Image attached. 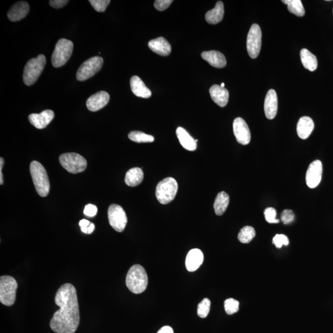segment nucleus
<instances>
[{
    "instance_id": "1",
    "label": "nucleus",
    "mask_w": 333,
    "mask_h": 333,
    "mask_svg": "<svg viewBox=\"0 0 333 333\" xmlns=\"http://www.w3.org/2000/svg\"><path fill=\"white\" fill-rule=\"evenodd\" d=\"M55 303L60 308L51 319V329L56 333H74L80 323V311L74 286L70 283L62 285L56 294Z\"/></svg>"
},
{
    "instance_id": "2",
    "label": "nucleus",
    "mask_w": 333,
    "mask_h": 333,
    "mask_svg": "<svg viewBox=\"0 0 333 333\" xmlns=\"http://www.w3.org/2000/svg\"><path fill=\"white\" fill-rule=\"evenodd\" d=\"M148 278L145 269L140 265H134L127 273L126 285L129 290L134 294H141L146 290Z\"/></svg>"
},
{
    "instance_id": "3",
    "label": "nucleus",
    "mask_w": 333,
    "mask_h": 333,
    "mask_svg": "<svg viewBox=\"0 0 333 333\" xmlns=\"http://www.w3.org/2000/svg\"><path fill=\"white\" fill-rule=\"evenodd\" d=\"M30 172L37 193L42 197L47 196L50 192V184L44 166L38 161H32Z\"/></svg>"
},
{
    "instance_id": "4",
    "label": "nucleus",
    "mask_w": 333,
    "mask_h": 333,
    "mask_svg": "<svg viewBox=\"0 0 333 333\" xmlns=\"http://www.w3.org/2000/svg\"><path fill=\"white\" fill-rule=\"evenodd\" d=\"M46 57L43 54L30 59L24 70V82L27 86L34 84L39 78L46 64Z\"/></svg>"
},
{
    "instance_id": "5",
    "label": "nucleus",
    "mask_w": 333,
    "mask_h": 333,
    "mask_svg": "<svg viewBox=\"0 0 333 333\" xmlns=\"http://www.w3.org/2000/svg\"><path fill=\"white\" fill-rule=\"evenodd\" d=\"M178 184L176 179L168 177L158 184L155 196L160 204H166L173 201L178 191Z\"/></svg>"
},
{
    "instance_id": "6",
    "label": "nucleus",
    "mask_w": 333,
    "mask_h": 333,
    "mask_svg": "<svg viewBox=\"0 0 333 333\" xmlns=\"http://www.w3.org/2000/svg\"><path fill=\"white\" fill-rule=\"evenodd\" d=\"M18 286L15 278L11 276L4 275L0 277V302L7 306L15 304L16 290Z\"/></svg>"
},
{
    "instance_id": "7",
    "label": "nucleus",
    "mask_w": 333,
    "mask_h": 333,
    "mask_svg": "<svg viewBox=\"0 0 333 333\" xmlns=\"http://www.w3.org/2000/svg\"><path fill=\"white\" fill-rule=\"evenodd\" d=\"M73 44L70 40L62 39L57 42L51 57V62L54 67L63 66L72 55Z\"/></svg>"
},
{
    "instance_id": "8",
    "label": "nucleus",
    "mask_w": 333,
    "mask_h": 333,
    "mask_svg": "<svg viewBox=\"0 0 333 333\" xmlns=\"http://www.w3.org/2000/svg\"><path fill=\"white\" fill-rule=\"evenodd\" d=\"M59 162L62 168L71 174L82 173L87 166V160L81 155L74 152L60 155Z\"/></svg>"
},
{
    "instance_id": "9",
    "label": "nucleus",
    "mask_w": 333,
    "mask_h": 333,
    "mask_svg": "<svg viewBox=\"0 0 333 333\" xmlns=\"http://www.w3.org/2000/svg\"><path fill=\"white\" fill-rule=\"evenodd\" d=\"M103 59L102 57L94 56L85 61L80 65L77 72V79L78 81L88 80L102 69Z\"/></svg>"
},
{
    "instance_id": "10",
    "label": "nucleus",
    "mask_w": 333,
    "mask_h": 333,
    "mask_svg": "<svg viewBox=\"0 0 333 333\" xmlns=\"http://www.w3.org/2000/svg\"><path fill=\"white\" fill-rule=\"evenodd\" d=\"M109 224L118 232L124 230L127 224V217L124 209L117 204H112L108 212Z\"/></svg>"
},
{
    "instance_id": "11",
    "label": "nucleus",
    "mask_w": 333,
    "mask_h": 333,
    "mask_svg": "<svg viewBox=\"0 0 333 333\" xmlns=\"http://www.w3.org/2000/svg\"><path fill=\"white\" fill-rule=\"evenodd\" d=\"M262 31L260 26L254 24L251 27L247 38V50L251 58H258L261 49Z\"/></svg>"
},
{
    "instance_id": "12",
    "label": "nucleus",
    "mask_w": 333,
    "mask_h": 333,
    "mask_svg": "<svg viewBox=\"0 0 333 333\" xmlns=\"http://www.w3.org/2000/svg\"><path fill=\"white\" fill-rule=\"evenodd\" d=\"M233 133L236 140L242 145H247L251 141V132L246 122L241 117L234 119L233 124Z\"/></svg>"
},
{
    "instance_id": "13",
    "label": "nucleus",
    "mask_w": 333,
    "mask_h": 333,
    "mask_svg": "<svg viewBox=\"0 0 333 333\" xmlns=\"http://www.w3.org/2000/svg\"><path fill=\"white\" fill-rule=\"evenodd\" d=\"M323 165L320 160H315L310 163L306 173V183L310 188L318 187L321 180Z\"/></svg>"
},
{
    "instance_id": "14",
    "label": "nucleus",
    "mask_w": 333,
    "mask_h": 333,
    "mask_svg": "<svg viewBox=\"0 0 333 333\" xmlns=\"http://www.w3.org/2000/svg\"><path fill=\"white\" fill-rule=\"evenodd\" d=\"M110 97L108 93L105 91L98 92L92 95L87 100L86 105L89 110L96 112L105 107L109 102Z\"/></svg>"
},
{
    "instance_id": "15",
    "label": "nucleus",
    "mask_w": 333,
    "mask_h": 333,
    "mask_svg": "<svg viewBox=\"0 0 333 333\" xmlns=\"http://www.w3.org/2000/svg\"><path fill=\"white\" fill-rule=\"evenodd\" d=\"M54 113L51 110H45L40 114H32L29 116V122L38 129H43L53 121Z\"/></svg>"
},
{
    "instance_id": "16",
    "label": "nucleus",
    "mask_w": 333,
    "mask_h": 333,
    "mask_svg": "<svg viewBox=\"0 0 333 333\" xmlns=\"http://www.w3.org/2000/svg\"><path fill=\"white\" fill-rule=\"evenodd\" d=\"M265 114L267 119H274L278 111V98L274 90H270L264 103Z\"/></svg>"
},
{
    "instance_id": "17",
    "label": "nucleus",
    "mask_w": 333,
    "mask_h": 333,
    "mask_svg": "<svg viewBox=\"0 0 333 333\" xmlns=\"http://www.w3.org/2000/svg\"><path fill=\"white\" fill-rule=\"evenodd\" d=\"M29 10L28 3L26 2L16 3L8 12V18L12 22L20 21L28 15Z\"/></svg>"
},
{
    "instance_id": "18",
    "label": "nucleus",
    "mask_w": 333,
    "mask_h": 333,
    "mask_svg": "<svg viewBox=\"0 0 333 333\" xmlns=\"http://www.w3.org/2000/svg\"><path fill=\"white\" fill-rule=\"evenodd\" d=\"M204 255L199 249L190 250L188 253L185 265L188 271L195 272L197 270L203 263Z\"/></svg>"
},
{
    "instance_id": "19",
    "label": "nucleus",
    "mask_w": 333,
    "mask_h": 333,
    "mask_svg": "<svg viewBox=\"0 0 333 333\" xmlns=\"http://www.w3.org/2000/svg\"><path fill=\"white\" fill-rule=\"evenodd\" d=\"M148 46L150 50L162 56L169 55L172 51L170 43L162 37L150 41L148 43Z\"/></svg>"
},
{
    "instance_id": "20",
    "label": "nucleus",
    "mask_w": 333,
    "mask_h": 333,
    "mask_svg": "<svg viewBox=\"0 0 333 333\" xmlns=\"http://www.w3.org/2000/svg\"><path fill=\"white\" fill-rule=\"evenodd\" d=\"M213 101L220 107H225L229 100V92L225 88L218 85H214L209 90Z\"/></svg>"
},
{
    "instance_id": "21",
    "label": "nucleus",
    "mask_w": 333,
    "mask_h": 333,
    "mask_svg": "<svg viewBox=\"0 0 333 333\" xmlns=\"http://www.w3.org/2000/svg\"><path fill=\"white\" fill-rule=\"evenodd\" d=\"M201 57L210 65L214 67L223 68L226 65V60L225 56L219 51H204L201 54Z\"/></svg>"
},
{
    "instance_id": "22",
    "label": "nucleus",
    "mask_w": 333,
    "mask_h": 333,
    "mask_svg": "<svg viewBox=\"0 0 333 333\" xmlns=\"http://www.w3.org/2000/svg\"><path fill=\"white\" fill-rule=\"evenodd\" d=\"M130 87L135 96L143 98L151 97L152 93L138 76H133L130 79Z\"/></svg>"
},
{
    "instance_id": "23",
    "label": "nucleus",
    "mask_w": 333,
    "mask_h": 333,
    "mask_svg": "<svg viewBox=\"0 0 333 333\" xmlns=\"http://www.w3.org/2000/svg\"><path fill=\"white\" fill-rule=\"evenodd\" d=\"M314 122L309 117L304 116L299 120L297 125V133L299 137L305 140L308 138L314 129Z\"/></svg>"
},
{
    "instance_id": "24",
    "label": "nucleus",
    "mask_w": 333,
    "mask_h": 333,
    "mask_svg": "<svg viewBox=\"0 0 333 333\" xmlns=\"http://www.w3.org/2000/svg\"><path fill=\"white\" fill-rule=\"evenodd\" d=\"M176 133L180 143L185 149L190 151H194L197 149V144H196L197 142L184 128L179 127L177 128Z\"/></svg>"
},
{
    "instance_id": "25",
    "label": "nucleus",
    "mask_w": 333,
    "mask_h": 333,
    "mask_svg": "<svg viewBox=\"0 0 333 333\" xmlns=\"http://www.w3.org/2000/svg\"><path fill=\"white\" fill-rule=\"evenodd\" d=\"M144 178V174L142 169L135 168L130 169L126 174L125 182L128 186L135 187L141 184Z\"/></svg>"
},
{
    "instance_id": "26",
    "label": "nucleus",
    "mask_w": 333,
    "mask_h": 333,
    "mask_svg": "<svg viewBox=\"0 0 333 333\" xmlns=\"http://www.w3.org/2000/svg\"><path fill=\"white\" fill-rule=\"evenodd\" d=\"M224 15V6L222 2H218L214 9L209 11L206 15V20L209 24H217L222 21Z\"/></svg>"
},
{
    "instance_id": "27",
    "label": "nucleus",
    "mask_w": 333,
    "mask_h": 333,
    "mask_svg": "<svg viewBox=\"0 0 333 333\" xmlns=\"http://www.w3.org/2000/svg\"><path fill=\"white\" fill-rule=\"evenodd\" d=\"M230 203V197L227 193L222 192L218 194L214 204L215 214L220 216L224 214Z\"/></svg>"
},
{
    "instance_id": "28",
    "label": "nucleus",
    "mask_w": 333,
    "mask_h": 333,
    "mask_svg": "<svg viewBox=\"0 0 333 333\" xmlns=\"http://www.w3.org/2000/svg\"><path fill=\"white\" fill-rule=\"evenodd\" d=\"M301 59L305 69L313 72L317 68L318 61L316 57L307 49L304 48L301 51Z\"/></svg>"
},
{
    "instance_id": "29",
    "label": "nucleus",
    "mask_w": 333,
    "mask_h": 333,
    "mask_svg": "<svg viewBox=\"0 0 333 333\" xmlns=\"http://www.w3.org/2000/svg\"><path fill=\"white\" fill-rule=\"evenodd\" d=\"M282 2L288 5L289 12L299 17L304 16L305 10L301 0H283Z\"/></svg>"
},
{
    "instance_id": "30",
    "label": "nucleus",
    "mask_w": 333,
    "mask_h": 333,
    "mask_svg": "<svg viewBox=\"0 0 333 333\" xmlns=\"http://www.w3.org/2000/svg\"><path fill=\"white\" fill-rule=\"evenodd\" d=\"M256 236L255 228L250 226H245L240 230L237 238L242 243H249Z\"/></svg>"
},
{
    "instance_id": "31",
    "label": "nucleus",
    "mask_w": 333,
    "mask_h": 333,
    "mask_svg": "<svg viewBox=\"0 0 333 333\" xmlns=\"http://www.w3.org/2000/svg\"><path fill=\"white\" fill-rule=\"evenodd\" d=\"M130 140L136 143H152L154 141L153 136L146 134L140 131H133L128 134Z\"/></svg>"
},
{
    "instance_id": "32",
    "label": "nucleus",
    "mask_w": 333,
    "mask_h": 333,
    "mask_svg": "<svg viewBox=\"0 0 333 333\" xmlns=\"http://www.w3.org/2000/svg\"><path fill=\"white\" fill-rule=\"evenodd\" d=\"M211 301L209 299L205 298L203 300L198 306V315L202 318H206L210 312L211 308Z\"/></svg>"
},
{
    "instance_id": "33",
    "label": "nucleus",
    "mask_w": 333,
    "mask_h": 333,
    "mask_svg": "<svg viewBox=\"0 0 333 333\" xmlns=\"http://www.w3.org/2000/svg\"><path fill=\"white\" fill-rule=\"evenodd\" d=\"M239 305V302L235 299L233 298L226 299L224 302L226 313L228 315H233V314L238 312Z\"/></svg>"
},
{
    "instance_id": "34",
    "label": "nucleus",
    "mask_w": 333,
    "mask_h": 333,
    "mask_svg": "<svg viewBox=\"0 0 333 333\" xmlns=\"http://www.w3.org/2000/svg\"><path fill=\"white\" fill-rule=\"evenodd\" d=\"M89 2L98 12H105L111 1L109 0H90Z\"/></svg>"
},
{
    "instance_id": "35",
    "label": "nucleus",
    "mask_w": 333,
    "mask_h": 333,
    "mask_svg": "<svg viewBox=\"0 0 333 333\" xmlns=\"http://www.w3.org/2000/svg\"><path fill=\"white\" fill-rule=\"evenodd\" d=\"M265 218L269 223H278L280 220L277 218V211L273 207H268L264 211Z\"/></svg>"
},
{
    "instance_id": "36",
    "label": "nucleus",
    "mask_w": 333,
    "mask_h": 333,
    "mask_svg": "<svg viewBox=\"0 0 333 333\" xmlns=\"http://www.w3.org/2000/svg\"><path fill=\"white\" fill-rule=\"evenodd\" d=\"M289 243L288 237L282 234H277L273 238V244L280 249L283 245H288Z\"/></svg>"
},
{
    "instance_id": "37",
    "label": "nucleus",
    "mask_w": 333,
    "mask_h": 333,
    "mask_svg": "<svg viewBox=\"0 0 333 333\" xmlns=\"http://www.w3.org/2000/svg\"><path fill=\"white\" fill-rule=\"evenodd\" d=\"M79 226H80L81 231L83 233L88 234H92L95 229L94 223L86 219L81 220L79 222Z\"/></svg>"
},
{
    "instance_id": "38",
    "label": "nucleus",
    "mask_w": 333,
    "mask_h": 333,
    "mask_svg": "<svg viewBox=\"0 0 333 333\" xmlns=\"http://www.w3.org/2000/svg\"><path fill=\"white\" fill-rule=\"evenodd\" d=\"M295 216L293 211L291 210H285L281 215V220L284 224H290L294 220Z\"/></svg>"
},
{
    "instance_id": "39",
    "label": "nucleus",
    "mask_w": 333,
    "mask_h": 333,
    "mask_svg": "<svg viewBox=\"0 0 333 333\" xmlns=\"http://www.w3.org/2000/svg\"><path fill=\"white\" fill-rule=\"evenodd\" d=\"M173 0H157L154 2V7L158 11H164L170 6Z\"/></svg>"
},
{
    "instance_id": "40",
    "label": "nucleus",
    "mask_w": 333,
    "mask_h": 333,
    "mask_svg": "<svg viewBox=\"0 0 333 333\" xmlns=\"http://www.w3.org/2000/svg\"><path fill=\"white\" fill-rule=\"evenodd\" d=\"M98 208L96 206L89 204L85 207L84 213L86 216L94 217L97 214Z\"/></svg>"
},
{
    "instance_id": "41",
    "label": "nucleus",
    "mask_w": 333,
    "mask_h": 333,
    "mask_svg": "<svg viewBox=\"0 0 333 333\" xmlns=\"http://www.w3.org/2000/svg\"><path fill=\"white\" fill-rule=\"evenodd\" d=\"M67 3H69L68 0H51L50 5L52 7L58 9V8L64 7L67 4Z\"/></svg>"
},
{
    "instance_id": "42",
    "label": "nucleus",
    "mask_w": 333,
    "mask_h": 333,
    "mask_svg": "<svg viewBox=\"0 0 333 333\" xmlns=\"http://www.w3.org/2000/svg\"><path fill=\"white\" fill-rule=\"evenodd\" d=\"M157 333H174V330L171 326H165L162 327Z\"/></svg>"
},
{
    "instance_id": "43",
    "label": "nucleus",
    "mask_w": 333,
    "mask_h": 333,
    "mask_svg": "<svg viewBox=\"0 0 333 333\" xmlns=\"http://www.w3.org/2000/svg\"><path fill=\"white\" fill-rule=\"evenodd\" d=\"M4 165V159L1 157L0 159V184L3 185L4 184V178H3L2 174V168Z\"/></svg>"
},
{
    "instance_id": "44",
    "label": "nucleus",
    "mask_w": 333,
    "mask_h": 333,
    "mask_svg": "<svg viewBox=\"0 0 333 333\" xmlns=\"http://www.w3.org/2000/svg\"><path fill=\"white\" fill-rule=\"evenodd\" d=\"M220 86L222 87V88H225V87H225V84H224V83H222V84H221V86Z\"/></svg>"
}]
</instances>
